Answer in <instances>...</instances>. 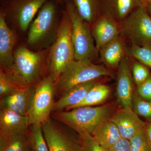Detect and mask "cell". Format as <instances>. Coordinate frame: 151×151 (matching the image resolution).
<instances>
[{
	"label": "cell",
	"instance_id": "6da1fadb",
	"mask_svg": "<svg viewBox=\"0 0 151 151\" xmlns=\"http://www.w3.org/2000/svg\"><path fill=\"white\" fill-rule=\"evenodd\" d=\"M114 109L113 103L97 107L84 106L70 111H55L52 117L73 129L79 136L92 135L100 124L110 119Z\"/></svg>",
	"mask_w": 151,
	"mask_h": 151
},
{
	"label": "cell",
	"instance_id": "7a4b0ae2",
	"mask_svg": "<svg viewBox=\"0 0 151 151\" xmlns=\"http://www.w3.org/2000/svg\"><path fill=\"white\" fill-rule=\"evenodd\" d=\"M49 48L37 52L20 46L14 52L12 67L7 73L21 86H36L47 63Z\"/></svg>",
	"mask_w": 151,
	"mask_h": 151
},
{
	"label": "cell",
	"instance_id": "3957f363",
	"mask_svg": "<svg viewBox=\"0 0 151 151\" xmlns=\"http://www.w3.org/2000/svg\"><path fill=\"white\" fill-rule=\"evenodd\" d=\"M71 29V20L65 8L63 12L56 37L49 48L47 58L49 75L55 82L68 65L75 60Z\"/></svg>",
	"mask_w": 151,
	"mask_h": 151
},
{
	"label": "cell",
	"instance_id": "277c9868",
	"mask_svg": "<svg viewBox=\"0 0 151 151\" xmlns=\"http://www.w3.org/2000/svg\"><path fill=\"white\" fill-rule=\"evenodd\" d=\"M55 3L49 0L41 8L32 22L27 36L30 46L43 48L53 42L59 28Z\"/></svg>",
	"mask_w": 151,
	"mask_h": 151
},
{
	"label": "cell",
	"instance_id": "5b68a950",
	"mask_svg": "<svg viewBox=\"0 0 151 151\" xmlns=\"http://www.w3.org/2000/svg\"><path fill=\"white\" fill-rule=\"evenodd\" d=\"M111 74V71L103 65L94 64L91 60H74L60 76L55 90L63 94L78 84Z\"/></svg>",
	"mask_w": 151,
	"mask_h": 151
},
{
	"label": "cell",
	"instance_id": "8992f818",
	"mask_svg": "<svg viewBox=\"0 0 151 151\" xmlns=\"http://www.w3.org/2000/svg\"><path fill=\"white\" fill-rule=\"evenodd\" d=\"M65 8L71 20V38L74 47V59L92 61L98 56L99 52L94 44L91 26L81 19L73 5L67 1Z\"/></svg>",
	"mask_w": 151,
	"mask_h": 151
},
{
	"label": "cell",
	"instance_id": "52a82bcc",
	"mask_svg": "<svg viewBox=\"0 0 151 151\" xmlns=\"http://www.w3.org/2000/svg\"><path fill=\"white\" fill-rule=\"evenodd\" d=\"M56 82L49 75L35 86V92L27 116L30 125L42 126L50 119L53 111Z\"/></svg>",
	"mask_w": 151,
	"mask_h": 151
},
{
	"label": "cell",
	"instance_id": "ba28073f",
	"mask_svg": "<svg viewBox=\"0 0 151 151\" xmlns=\"http://www.w3.org/2000/svg\"><path fill=\"white\" fill-rule=\"evenodd\" d=\"M49 0H4L1 10L6 21L22 32L27 30L35 15Z\"/></svg>",
	"mask_w": 151,
	"mask_h": 151
},
{
	"label": "cell",
	"instance_id": "9c48e42d",
	"mask_svg": "<svg viewBox=\"0 0 151 151\" xmlns=\"http://www.w3.org/2000/svg\"><path fill=\"white\" fill-rule=\"evenodd\" d=\"M120 35L132 43H151V17L145 6L136 9L119 24Z\"/></svg>",
	"mask_w": 151,
	"mask_h": 151
},
{
	"label": "cell",
	"instance_id": "30bf717a",
	"mask_svg": "<svg viewBox=\"0 0 151 151\" xmlns=\"http://www.w3.org/2000/svg\"><path fill=\"white\" fill-rule=\"evenodd\" d=\"M42 127L50 151H85L81 140H78L51 119Z\"/></svg>",
	"mask_w": 151,
	"mask_h": 151
},
{
	"label": "cell",
	"instance_id": "8fae6325",
	"mask_svg": "<svg viewBox=\"0 0 151 151\" xmlns=\"http://www.w3.org/2000/svg\"><path fill=\"white\" fill-rule=\"evenodd\" d=\"M116 95L122 108H132L134 86L129 59L125 55L118 68Z\"/></svg>",
	"mask_w": 151,
	"mask_h": 151
},
{
	"label": "cell",
	"instance_id": "7c38bea8",
	"mask_svg": "<svg viewBox=\"0 0 151 151\" xmlns=\"http://www.w3.org/2000/svg\"><path fill=\"white\" fill-rule=\"evenodd\" d=\"M109 119L116 125L121 137L129 140L146 126L132 108H121Z\"/></svg>",
	"mask_w": 151,
	"mask_h": 151
},
{
	"label": "cell",
	"instance_id": "4fadbf2b",
	"mask_svg": "<svg viewBox=\"0 0 151 151\" xmlns=\"http://www.w3.org/2000/svg\"><path fill=\"white\" fill-rule=\"evenodd\" d=\"M17 40L15 33L9 27L3 11H0V65L8 72L14 62V48Z\"/></svg>",
	"mask_w": 151,
	"mask_h": 151
},
{
	"label": "cell",
	"instance_id": "5bb4252c",
	"mask_svg": "<svg viewBox=\"0 0 151 151\" xmlns=\"http://www.w3.org/2000/svg\"><path fill=\"white\" fill-rule=\"evenodd\" d=\"M35 89V86H24L1 98V108L10 110L23 116H27Z\"/></svg>",
	"mask_w": 151,
	"mask_h": 151
},
{
	"label": "cell",
	"instance_id": "9a60e30c",
	"mask_svg": "<svg viewBox=\"0 0 151 151\" xmlns=\"http://www.w3.org/2000/svg\"><path fill=\"white\" fill-rule=\"evenodd\" d=\"M101 15L119 24L132 12L145 6L144 0H100Z\"/></svg>",
	"mask_w": 151,
	"mask_h": 151
},
{
	"label": "cell",
	"instance_id": "2e32d148",
	"mask_svg": "<svg viewBox=\"0 0 151 151\" xmlns=\"http://www.w3.org/2000/svg\"><path fill=\"white\" fill-rule=\"evenodd\" d=\"M29 125L27 116H23L13 111L1 108L0 136L9 137L25 134Z\"/></svg>",
	"mask_w": 151,
	"mask_h": 151
},
{
	"label": "cell",
	"instance_id": "e0dca14e",
	"mask_svg": "<svg viewBox=\"0 0 151 151\" xmlns=\"http://www.w3.org/2000/svg\"><path fill=\"white\" fill-rule=\"evenodd\" d=\"M91 32L97 50L120 35L118 23L105 16H101L91 26Z\"/></svg>",
	"mask_w": 151,
	"mask_h": 151
},
{
	"label": "cell",
	"instance_id": "ac0fdd59",
	"mask_svg": "<svg viewBox=\"0 0 151 151\" xmlns=\"http://www.w3.org/2000/svg\"><path fill=\"white\" fill-rule=\"evenodd\" d=\"M98 83L96 79L73 86L55 103L53 111H61L64 109L68 110L80 103L84 100L89 90Z\"/></svg>",
	"mask_w": 151,
	"mask_h": 151
},
{
	"label": "cell",
	"instance_id": "d6986e66",
	"mask_svg": "<svg viewBox=\"0 0 151 151\" xmlns=\"http://www.w3.org/2000/svg\"><path fill=\"white\" fill-rule=\"evenodd\" d=\"M119 35L104 45L100 50V58L106 65L118 68L120 63L127 53L123 37Z\"/></svg>",
	"mask_w": 151,
	"mask_h": 151
},
{
	"label": "cell",
	"instance_id": "ffe728a7",
	"mask_svg": "<svg viewBox=\"0 0 151 151\" xmlns=\"http://www.w3.org/2000/svg\"><path fill=\"white\" fill-rule=\"evenodd\" d=\"M92 135L107 151L122 138L118 128L110 119L100 124Z\"/></svg>",
	"mask_w": 151,
	"mask_h": 151
},
{
	"label": "cell",
	"instance_id": "44dd1931",
	"mask_svg": "<svg viewBox=\"0 0 151 151\" xmlns=\"http://www.w3.org/2000/svg\"><path fill=\"white\" fill-rule=\"evenodd\" d=\"M71 3L78 15L91 26L101 15L100 0H66Z\"/></svg>",
	"mask_w": 151,
	"mask_h": 151
},
{
	"label": "cell",
	"instance_id": "7402d4cb",
	"mask_svg": "<svg viewBox=\"0 0 151 151\" xmlns=\"http://www.w3.org/2000/svg\"><path fill=\"white\" fill-rule=\"evenodd\" d=\"M111 89L109 86L105 84L97 83L89 90L81 102L65 111L79 107L92 106L101 104L108 98Z\"/></svg>",
	"mask_w": 151,
	"mask_h": 151
},
{
	"label": "cell",
	"instance_id": "603a6c76",
	"mask_svg": "<svg viewBox=\"0 0 151 151\" xmlns=\"http://www.w3.org/2000/svg\"><path fill=\"white\" fill-rule=\"evenodd\" d=\"M0 151H32L27 135L0 136Z\"/></svg>",
	"mask_w": 151,
	"mask_h": 151
},
{
	"label": "cell",
	"instance_id": "cb8c5ba5",
	"mask_svg": "<svg viewBox=\"0 0 151 151\" xmlns=\"http://www.w3.org/2000/svg\"><path fill=\"white\" fill-rule=\"evenodd\" d=\"M42 127L31 125L28 131L27 135L32 151H50Z\"/></svg>",
	"mask_w": 151,
	"mask_h": 151
},
{
	"label": "cell",
	"instance_id": "d4e9b609",
	"mask_svg": "<svg viewBox=\"0 0 151 151\" xmlns=\"http://www.w3.org/2000/svg\"><path fill=\"white\" fill-rule=\"evenodd\" d=\"M126 51L127 54L151 68V43L143 45L132 43Z\"/></svg>",
	"mask_w": 151,
	"mask_h": 151
},
{
	"label": "cell",
	"instance_id": "484cf974",
	"mask_svg": "<svg viewBox=\"0 0 151 151\" xmlns=\"http://www.w3.org/2000/svg\"><path fill=\"white\" fill-rule=\"evenodd\" d=\"M132 109L137 115L151 122V102L141 97L137 91L132 98Z\"/></svg>",
	"mask_w": 151,
	"mask_h": 151
},
{
	"label": "cell",
	"instance_id": "4316f807",
	"mask_svg": "<svg viewBox=\"0 0 151 151\" xmlns=\"http://www.w3.org/2000/svg\"><path fill=\"white\" fill-rule=\"evenodd\" d=\"M130 142L132 151H151V144L147 135L146 127L139 131Z\"/></svg>",
	"mask_w": 151,
	"mask_h": 151
},
{
	"label": "cell",
	"instance_id": "83f0119b",
	"mask_svg": "<svg viewBox=\"0 0 151 151\" xmlns=\"http://www.w3.org/2000/svg\"><path fill=\"white\" fill-rule=\"evenodd\" d=\"M16 82L7 73L0 70V97L1 98L12 94L23 87Z\"/></svg>",
	"mask_w": 151,
	"mask_h": 151
},
{
	"label": "cell",
	"instance_id": "f1b7e54d",
	"mask_svg": "<svg viewBox=\"0 0 151 151\" xmlns=\"http://www.w3.org/2000/svg\"><path fill=\"white\" fill-rule=\"evenodd\" d=\"M131 70L133 80L137 86L150 76L148 69L140 62H135L133 63Z\"/></svg>",
	"mask_w": 151,
	"mask_h": 151
},
{
	"label": "cell",
	"instance_id": "f546056e",
	"mask_svg": "<svg viewBox=\"0 0 151 151\" xmlns=\"http://www.w3.org/2000/svg\"><path fill=\"white\" fill-rule=\"evenodd\" d=\"M79 137L85 151H107L100 145L92 135L84 134Z\"/></svg>",
	"mask_w": 151,
	"mask_h": 151
},
{
	"label": "cell",
	"instance_id": "4dcf8cb0",
	"mask_svg": "<svg viewBox=\"0 0 151 151\" xmlns=\"http://www.w3.org/2000/svg\"><path fill=\"white\" fill-rule=\"evenodd\" d=\"M137 92L143 99L151 102V76L137 86Z\"/></svg>",
	"mask_w": 151,
	"mask_h": 151
},
{
	"label": "cell",
	"instance_id": "1f68e13d",
	"mask_svg": "<svg viewBox=\"0 0 151 151\" xmlns=\"http://www.w3.org/2000/svg\"><path fill=\"white\" fill-rule=\"evenodd\" d=\"M108 151H132L130 140L122 137Z\"/></svg>",
	"mask_w": 151,
	"mask_h": 151
},
{
	"label": "cell",
	"instance_id": "d6a6232c",
	"mask_svg": "<svg viewBox=\"0 0 151 151\" xmlns=\"http://www.w3.org/2000/svg\"><path fill=\"white\" fill-rule=\"evenodd\" d=\"M145 7L151 17V0H144Z\"/></svg>",
	"mask_w": 151,
	"mask_h": 151
},
{
	"label": "cell",
	"instance_id": "836d02e7",
	"mask_svg": "<svg viewBox=\"0 0 151 151\" xmlns=\"http://www.w3.org/2000/svg\"><path fill=\"white\" fill-rule=\"evenodd\" d=\"M146 130L148 137L151 144V122L146 124Z\"/></svg>",
	"mask_w": 151,
	"mask_h": 151
},
{
	"label": "cell",
	"instance_id": "e575fe53",
	"mask_svg": "<svg viewBox=\"0 0 151 151\" xmlns=\"http://www.w3.org/2000/svg\"><path fill=\"white\" fill-rule=\"evenodd\" d=\"M55 1L57 2L59 4H61L63 2V0H55Z\"/></svg>",
	"mask_w": 151,
	"mask_h": 151
}]
</instances>
